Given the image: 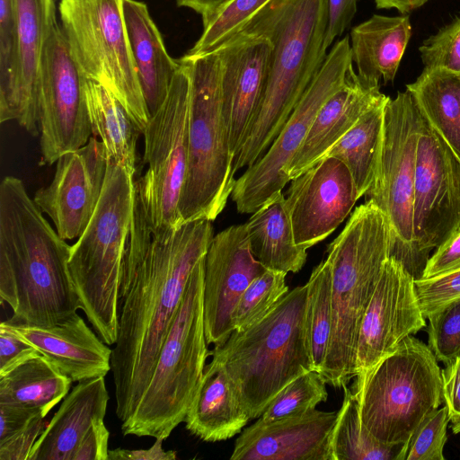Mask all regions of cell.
Masks as SVG:
<instances>
[{
	"mask_svg": "<svg viewBox=\"0 0 460 460\" xmlns=\"http://www.w3.org/2000/svg\"><path fill=\"white\" fill-rule=\"evenodd\" d=\"M71 246L44 217L22 181L0 184V296L11 324L52 326L81 309L69 270Z\"/></svg>",
	"mask_w": 460,
	"mask_h": 460,
	"instance_id": "7a4b0ae2",
	"label": "cell"
},
{
	"mask_svg": "<svg viewBox=\"0 0 460 460\" xmlns=\"http://www.w3.org/2000/svg\"><path fill=\"white\" fill-rule=\"evenodd\" d=\"M271 50L266 37L243 31L215 50L220 59L222 112L233 158L260 103Z\"/></svg>",
	"mask_w": 460,
	"mask_h": 460,
	"instance_id": "ffe728a7",
	"label": "cell"
},
{
	"mask_svg": "<svg viewBox=\"0 0 460 460\" xmlns=\"http://www.w3.org/2000/svg\"><path fill=\"white\" fill-rule=\"evenodd\" d=\"M306 285L305 331L314 369L321 374L332 332V272L326 259L314 269Z\"/></svg>",
	"mask_w": 460,
	"mask_h": 460,
	"instance_id": "e575fe53",
	"label": "cell"
},
{
	"mask_svg": "<svg viewBox=\"0 0 460 460\" xmlns=\"http://www.w3.org/2000/svg\"><path fill=\"white\" fill-rule=\"evenodd\" d=\"M250 420L228 373L212 358L186 414V429L203 441L217 442L237 435Z\"/></svg>",
	"mask_w": 460,
	"mask_h": 460,
	"instance_id": "484cf974",
	"label": "cell"
},
{
	"mask_svg": "<svg viewBox=\"0 0 460 460\" xmlns=\"http://www.w3.org/2000/svg\"><path fill=\"white\" fill-rule=\"evenodd\" d=\"M406 90L427 123L460 161V73L424 68Z\"/></svg>",
	"mask_w": 460,
	"mask_h": 460,
	"instance_id": "1f68e13d",
	"label": "cell"
},
{
	"mask_svg": "<svg viewBox=\"0 0 460 460\" xmlns=\"http://www.w3.org/2000/svg\"><path fill=\"white\" fill-rule=\"evenodd\" d=\"M4 323L72 382L105 376L111 370L112 349L77 313L52 326Z\"/></svg>",
	"mask_w": 460,
	"mask_h": 460,
	"instance_id": "cb8c5ba5",
	"label": "cell"
},
{
	"mask_svg": "<svg viewBox=\"0 0 460 460\" xmlns=\"http://www.w3.org/2000/svg\"><path fill=\"white\" fill-rule=\"evenodd\" d=\"M180 64L168 94L143 130L146 172L136 182L146 219L155 232L181 225L179 211L188 165L190 76Z\"/></svg>",
	"mask_w": 460,
	"mask_h": 460,
	"instance_id": "8fae6325",
	"label": "cell"
},
{
	"mask_svg": "<svg viewBox=\"0 0 460 460\" xmlns=\"http://www.w3.org/2000/svg\"><path fill=\"white\" fill-rule=\"evenodd\" d=\"M17 49L13 78L0 95V121L15 120L32 136L40 133L39 90L42 52L54 0H16Z\"/></svg>",
	"mask_w": 460,
	"mask_h": 460,
	"instance_id": "44dd1931",
	"label": "cell"
},
{
	"mask_svg": "<svg viewBox=\"0 0 460 460\" xmlns=\"http://www.w3.org/2000/svg\"><path fill=\"white\" fill-rule=\"evenodd\" d=\"M40 412L10 404H0V442L18 432Z\"/></svg>",
	"mask_w": 460,
	"mask_h": 460,
	"instance_id": "f907efd6",
	"label": "cell"
},
{
	"mask_svg": "<svg viewBox=\"0 0 460 460\" xmlns=\"http://www.w3.org/2000/svg\"><path fill=\"white\" fill-rule=\"evenodd\" d=\"M123 11L139 84L151 117L163 105L180 64L168 54L145 3L124 0Z\"/></svg>",
	"mask_w": 460,
	"mask_h": 460,
	"instance_id": "4316f807",
	"label": "cell"
},
{
	"mask_svg": "<svg viewBox=\"0 0 460 460\" xmlns=\"http://www.w3.org/2000/svg\"><path fill=\"white\" fill-rule=\"evenodd\" d=\"M380 84L367 81L353 69L343 86L321 107L299 149L285 169L290 181L319 162L369 110L387 101Z\"/></svg>",
	"mask_w": 460,
	"mask_h": 460,
	"instance_id": "603a6c76",
	"label": "cell"
},
{
	"mask_svg": "<svg viewBox=\"0 0 460 460\" xmlns=\"http://www.w3.org/2000/svg\"><path fill=\"white\" fill-rule=\"evenodd\" d=\"M441 369L442 396L454 433L460 432V355Z\"/></svg>",
	"mask_w": 460,
	"mask_h": 460,
	"instance_id": "bcb514c9",
	"label": "cell"
},
{
	"mask_svg": "<svg viewBox=\"0 0 460 460\" xmlns=\"http://www.w3.org/2000/svg\"><path fill=\"white\" fill-rule=\"evenodd\" d=\"M362 424L380 443L404 444L443 402L442 375L429 347L412 335L352 385Z\"/></svg>",
	"mask_w": 460,
	"mask_h": 460,
	"instance_id": "ba28073f",
	"label": "cell"
},
{
	"mask_svg": "<svg viewBox=\"0 0 460 460\" xmlns=\"http://www.w3.org/2000/svg\"><path fill=\"white\" fill-rule=\"evenodd\" d=\"M423 117L408 90L387 100L371 187L366 200L388 217L396 244L393 256L410 272L413 251V199L417 146Z\"/></svg>",
	"mask_w": 460,
	"mask_h": 460,
	"instance_id": "7c38bea8",
	"label": "cell"
},
{
	"mask_svg": "<svg viewBox=\"0 0 460 460\" xmlns=\"http://www.w3.org/2000/svg\"><path fill=\"white\" fill-rule=\"evenodd\" d=\"M84 76L56 15L44 43L39 90L40 164H53L92 137Z\"/></svg>",
	"mask_w": 460,
	"mask_h": 460,
	"instance_id": "5bb4252c",
	"label": "cell"
},
{
	"mask_svg": "<svg viewBox=\"0 0 460 460\" xmlns=\"http://www.w3.org/2000/svg\"><path fill=\"white\" fill-rule=\"evenodd\" d=\"M40 352L13 332L4 322L0 324V376Z\"/></svg>",
	"mask_w": 460,
	"mask_h": 460,
	"instance_id": "f6af8a7d",
	"label": "cell"
},
{
	"mask_svg": "<svg viewBox=\"0 0 460 460\" xmlns=\"http://www.w3.org/2000/svg\"><path fill=\"white\" fill-rule=\"evenodd\" d=\"M109 400L104 376L78 382L62 400L27 460H73L93 421L104 419Z\"/></svg>",
	"mask_w": 460,
	"mask_h": 460,
	"instance_id": "d4e9b609",
	"label": "cell"
},
{
	"mask_svg": "<svg viewBox=\"0 0 460 460\" xmlns=\"http://www.w3.org/2000/svg\"><path fill=\"white\" fill-rule=\"evenodd\" d=\"M104 419H97L82 439L73 460H108L110 432Z\"/></svg>",
	"mask_w": 460,
	"mask_h": 460,
	"instance_id": "c3c4849f",
	"label": "cell"
},
{
	"mask_svg": "<svg viewBox=\"0 0 460 460\" xmlns=\"http://www.w3.org/2000/svg\"><path fill=\"white\" fill-rule=\"evenodd\" d=\"M426 319L428 346L438 361L449 364L460 355V300L432 313Z\"/></svg>",
	"mask_w": 460,
	"mask_h": 460,
	"instance_id": "ab89813d",
	"label": "cell"
},
{
	"mask_svg": "<svg viewBox=\"0 0 460 460\" xmlns=\"http://www.w3.org/2000/svg\"><path fill=\"white\" fill-rule=\"evenodd\" d=\"M51 182L33 200L64 240L79 238L87 227L104 187L109 157L103 143L91 137L82 147L61 155Z\"/></svg>",
	"mask_w": 460,
	"mask_h": 460,
	"instance_id": "e0dca14e",
	"label": "cell"
},
{
	"mask_svg": "<svg viewBox=\"0 0 460 460\" xmlns=\"http://www.w3.org/2000/svg\"><path fill=\"white\" fill-rule=\"evenodd\" d=\"M179 6L188 7L199 14L202 19L208 17L220 6L229 0H176Z\"/></svg>",
	"mask_w": 460,
	"mask_h": 460,
	"instance_id": "f5cc1de1",
	"label": "cell"
},
{
	"mask_svg": "<svg viewBox=\"0 0 460 460\" xmlns=\"http://www.w3.org/2000/svg\"><path fill=\"white\" fill-rule=\"evenodd\" d=\"M271 0H229L202 19L203 31L185 55L197 57L217 49L238 34L248 22Z\"/></svg>",
	"mask_w": 460,
	"mask_h": 460,
	"instance_id": "d590c367",
	"label": "cell"
},
{
	"mask_svg": "<svg viewBox=\"0 0 460 460\" xmlns=\"http://www.w3.org/2000/svg\"><path fill=\"white\" fill-rule=\"evenodd\" d=\"M203 283L204 257L190 277L150 381L131 416L121 423L124 436L165 440L184 422L209 356L204 326Z\"/></svg>",
	"mask_w": 460,
	"mask_h": 460,
	"instance_id": "52a82bcc",
	"label": "cell"
},
{
	"mask_svg": "<svg viewBox=\"0 0 460 460\" xmlns=\"http://www.w3.org/2000/svg\"><path fill=\"white\" fill-rule=\"evenodd\" d=\"M338 411L313 410L269 423L256 421L234 443L231 460H332Z\"/></svg>",
	"mask_w": 460,
	"mask_h": 460,
	"instance_id": "7402d4cb",
	"label": "cell"
},
{
	"mask_svg": "<svg viewBox=\"0 0 460 460\" xmlns=\"http://www.w3.org/2000/svg\"><path fill=\"white\" fill-rule=\"evenodd\" d=\"M190 76L188 165L179 211L181 223L213 221L225 208L235 179L221 98V65L217 51L183 56Z\"/></svg>",
	"mask_w": 460,
	"mask_h": 460,
	"instance_id": "9c48e42d",
	"label": "cell"
},
{
	"mask_svg": "<svg viewBox=\"0 0 460 460\" xmlns=\"http://www.w3.org/2000/svg\"><path fill=\"white\" fill-rule=\"evenodd\" d=\"M460 270V232L438 246L429 258L420 279Z\"/></svg>",
	"mask_w": 460,
	"mask_h": 460,
	"instance_id": "7dc6e473",
	"label": "cell"
},
{
	"mask_svg": "<svg viewBox=\"0 0 460 460\" xmlns=\"http://www.w3.org/2000/svg\"><path fill=\"white\" fill-rule=\"evenodd\" d=\"M410 273L422 276L432 250L460 232V161L427 123L418 140Z\"/></svg>",
	"mask_w": 460,
	"mask_h": 460,
	"instance_id": "9a60e30c",
	"label": "cell"
},
{
	"mask_svg": "<svg viewBox=\"0 0 460 460\" xmlns=\"http://www.w3.org/2000/svg\"><path fill=\"white\" fill-rule=\"evenodd\" d=\"M123 2L60 0V25L80 73L106 87L143 132L150 114L137 73Z\"/></svg>",
	"mask_w": 460,
	"mask_h": 460,
	"instance_id": "30bf717a",
	"label": "cell"
},
{
	"mask_svg": "<svg viewBox=\"0 0 460 460\" xmlns=\"http://www.w3.org/2000/svg\"><path fill=\"white\" fill-rule=\"evenodd\" d=\"M419 49L424 68L460 73V17L427 39Z\"/></svg>",
	"mask_w": 460,
	"mask_h": 460,
	"instance_id": "60d3db41",
	"label": "cell"
},
{
	"mask_svg": "<svg viewBox=\"0 0 460 460\" xmlns=\"http://www.w3.org/2000/svg\"><path fill=\"white\" fill-rule=\"evenodd\" d=\"M45 427V417L37 416L23 429L0 442V460H27Z\"/></svg>",
	"mask_w": 460,
	"mask_h": 460,
	"instance_id": "ee69618b",
	"label": "cell"
},
{
	"mask_svg": "<svg viewBox=\"0 0 460 460\" xmlns=\"http://www.w3.org/2000/svg\"><path fill=\"white\" fill-rule=\"evenodd\" d=\"M307 285L288 291L260 321L233 331L209 355L226 370L250 420L297 376L314 370L305 331Z\"/></svg>",
	"mask_w": 460,
	"mask_h": 460,
	"instance_id": "5b68a950",
	"label": "cell"
},
{
	"mask_svg": "<svg viewBox=\"0 0 460 460\" xmlns=\"http://www.w3.org/2000/svg\"><path fill=\"white\" fill-rule=\"evenodd\" d=\"M252 252L267 270L298 272L306 261V250L296 243L283 192L255 210L245 223Z\"/></svg>",
	"mask_w": 460,
	"mask_h": 460,
	"instance_id": "f1b7e54d",
	"label": "cell"
},
{
	"mask_svg": "<svg viewBox=\"0 0 460 460\" xmlns=\"http://www.w3.org/2000/svg\"><path fill=\"white\" fill-rule=\"evenodd\" d=\"M326 384L316 370L302 374L279 391L257 421L269 423L315 410L328 398Z\"/></svg>",
	"mask_w": 460,
	"mask_h": 460,
	"instance_id": "8d00e7d4",
	"label": "cell"
},
{
	"mask_svg": "<svg viewBox=\"0 0 460 460\" xmlns=\"http://www.w3.org/2000/svg\"><path fill=\"white\" fill-rule=\"evenodd\" d=\"M415 289L425 319L460 300V270L429 279H415Z\"/></svg>",
	"mask_w": 460,
	"mask_h": 460,
	"instance_id": "b9f144b4",
	"label": "cell"
},
{
	"mask_svg": "<svg viewBox=\"0 0 460 460\" xmlns=\"http://www.w3.org/2000/svg\"><path fill=\"white\" fill-rule=\"evenodd\" d=\"M286 275L266 270L251 282L233 311L234 331H243L262 319L288 292Z\"/></svg>",
	"mask_w": 460,
	"mask_h": 460,
	"instance_id": "74e56055",
	"label": "cell"
},
{
	"mask_svg": "<svg viewBox=\"0 0 460 460\" xmlns=\"http://www.w3.org/2000/svg\"><path fill=\"white\" fill-rule=\"evenodd\" d=\"M344 398L332 437V460H396L403 445L377 441L361 422L355 394L343 386Z\"/></svg>",
	"mask_w": 460,
	"mask_h": 460,
	"instance_id": "836d02e7",
	"label": "cell"
},
{
	"mask_svg": "<svg viewBox=\"0 0 460 460\" xmlns=\"http://www.w3.org/2000/svg\"><path fill=\"white\" fill-rule=\"evenodd\" d=\"M449 421L445 405L431 411L402 446L396 460H444Z\"/></svg>",
	"mask_w": 460,
	"mask_h": 460,
	"instance_id": "f35d334b",
	"label": "cell"
},
{
	"mask_svg": "<svg viewBox=\"0 0 460 460\" xmlns=\"http://www.w3.org/2000/svg\"><path fill=\"white\" fill-rule=\"evenodd\" d=\"M352 56L349 37L338 40L268 150L235 179L232 200L241 214H252L282 191L285 169L304 142L323 103L347 82Z\"/></svg>",
	"mask_w": 460,
	"mask_h": 460,
	"instance_id": "4fadbf2b",
	"label": "cell"
},
{
	"mask_svg": "<svg viewBox=\"0 0 460 460\" xmlns=\"http://www.w3.org/2000/svg\"><path fill=\"white\" fill-rule=\"evenodd\" d=\"M164 439L156 438L154 445L148 449L128 450L116 448L109 450L108 460H173L176 453L172 450L165 451L163 447Z\"/></svg>",
	"mask_w": 460,
	"mask_h": 460,
	"instance_id": "816d5d0a",
	"label": "cell"
},
{
	"mask_svg": "<svg viewBox=\"0 0 460 460\" xmlns=\"http://www.w3.org/2000/svg\"><path fill=\"white\" fill-rule=\"evenodd\" d=\"M425 325L415 279L401 261L391 255L382 267L361 322L356 349V376L374 367L402 340Z\"/></svg>",
	"mask_w": 460,
	"mask_h": 460,
	"instance_id": "2e32d148",
	"label": "cell"
},
{
	"mask_svg": "<svg viewBox=\"0 0 460 460\" xmlns=\"http://www.w3.org/2000/svg\"><path fill=\"white\" fill-rule=\"evenodd\" d=\"M16 0H0V95L11 84L16 62Z\"/></svg>",
	"mask_w": 460,
	"mask_h": 460,
	"instance_id": "7bdbcfd3",
	"label": "cell"
},
{
	"mask_svg": "<svg viewBox=\"0 0 460 460\" xmlns=\"http://www.w3.org/2000/svg\"><path fill=\"white\" fill-rule=\"evenodd\" d=\"M267 269L253 256L246 225L213 236L204 256L203 313L208 344L223 343L234 331L233 311L251 282Z\"/></svg>",
	"mask_w": 460,
	"mask_h": 460,
	"instance_id": "d6986e66",
	"label": "cell"
},
{
	"mask_svg": "<svg viewBox=\"0 0 460 460\" xmlns=\"http://www.w3.org/2000/svg\"><path fill=\"white\" fill-rule=\"evenodd\" d=\"M386 102L362 115L323 157H335L346 164L359 198L366 195L374 180Z\"/></svg>",
	"mask_w": 460,
	"mask_h": 460,
	"instance_id": "d6a6232c",
	"label": "cell"
},
{
	"mask_svg": "<svg viewBox=\"0 0 460 460\" xmlns=\"http://www.w3.org/2000/svg\"><path fill=\"white\" fill-rule=\"evenodd\" d=\"M378 9H396L401 13H407L420 8L429 0H374Z\"/></svg>",
	"mask_w": 460,
	"mask_h": 460,
	"instance_id": "db71d44e",
	"label": "cell"
},
{
	"mask_svg": "<svg viewBox=\"0 0 460 460\" xmlns=\"http://www.w3.org/2000/svg\"><path fill=\"white\" fill-rule=\"evenodd\" d=\"M396 238L386 215L371 200L357 207L341 234L329 244L332 272V332L321 372L325 382L342 388L356 376V349L361 322L382 267Z\"/></svg>",
	"mask_w": 460,
	"mask_h": 460,
	"instance_id": "277c9868",
	"label": "cell"
},
{
	"mask_svg": "<svg viewBox=\"0 0 460 460\" xmlns=\"http://www.w3.org/2000/svg\"><path fill=\"white\" fill-rule=\"evenodd\" d=\"M327 20V0H271L241 31L266 37L272 50L260 103L233 159L234 178L268 150L322 67Z\"/></svg>",
	"mask_w": 460,
	"mask_h": 460,
	"instance_id": "3957f363",
	"label": "cell"
},
{
	"mask_svg": "<svg viewBox=\"0 0 460 460\" xmlns=\"http://www.w3.org/2000/svg\"><path fill=\"white\" fill-rule=\"evenodd\" d=\"M358 0H327L328 20L324 48H328L341 36L352 22Z\"/></svg>",
	"mask_w": 460,
	"mask_h": 460,
	"instance_id": "681fc988",
	"label": "cell"
},
{
	"mask_svg": "<svg viewBox=\"0 0 460 460\" xmlns=\"http://www.w3.org/2000/svg\"><path fill=\"white\" fill-rule=\"evenodd\" d=\"M72 383L40 353L0 376V404L24 407L46 417L69 393Z\"/></svg>",
	"mask_w": 460,
	"mask_h": 460,
	"instance_id": "4dcf8cb0",
	"label": "cell"
},
{
	"mask_svg": "<svg viewBox=\"0 0 460 460\" xmlns=\"http://www.w3.org/2000/svg\"><path fill=\"white\" fill-rule=\"evenodd\" d=\"M211 222L198 219L155 232L136 193L119 287V335L111 354L116 414L121 423L131 416L150 381L190 277L214 236Z\"/></svg>",
	"mask_w": 460,
	"mask_h": 460,
	"instance_id": "6da1fadb",
	"label": "cell"
},
{
	"mask_svg": "<svg viewBox=\"0 0 460 460\" xmlns=\"http://www.w3.org/2000/svg\"><path fill=\"white\" fill-rule=\"evenodd\" d=\"M286 204L296 243L307 250L329 236L359 198L351 173L327 156L292 179Z\"/></svg>",
	"mask_w": 460,
	"mask_h": 460,
	"instance_id": "ac0fdd59",
	"label": "cell"
},
{
	"mask_svg": "<svg viewBox=\"0 0 460 460\" xmlns=\"http://www.w3.org/2000/svg\"><path fill=\"white\" fill-rule=\"evenodd\" d=\"M349 36L357 74L373 83L393 82L411 36L409 16L374 14L354 26Z\"/></svg>",
	"mask_w": 460,
	"mask_h": 460,
	"instance_id": "83f0119b",
	"label": "cell"
},
{
	"mask_svg": "<svg viewBox=\"0 0 460 460\" xmlns=\"http://www.w3.org/2000/svg\"><path fill=\"white\" fill-rule=\"evenodd\" d=\"M136 193L134 176L109 159L97 208L70 249L68 265L81 310L108 345L119 335V287Z\"/></svg>",
	"mask_w": 460,
	"mask_h": 460,
	"instance_id": "8992f818",
	"label": "cell"
},
{
	"mask_svg": "<svg viewBox=\"0 0 460 460\" xmlns=\"http://www.w3.org/2000/svg\"><path fill=\"white\" fill-rule=\"evenodd\" d=\"M84 88L92 134L103 143L109 159L134 176L141 130L122 103L102 84L85 77Z\"/></svg>",
	"mask_w": 460,
	"mask_h": 460,
	"instance_id": "f546056e",
	"label": "cell"
}]
</instances>
